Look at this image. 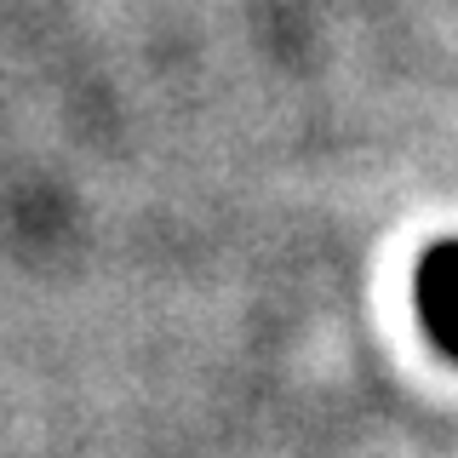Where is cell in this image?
I'll return each instance as SVG.
<instances>
[{
	"mask_svg": "<svg viewBox=\"0 0 458 458\" xmlns=\"http://www.w3.org/2000/svg\"><path fill=\"white\" fill-rule=\"evenodd\" d=\"M419 315H424V333L458 361V241H441V247L424 252V264H419Z\"/></svg>",
	"mask_w": 458,
	"mask_h": 458,
	"instance_id": "1",
	"label": "cell"
}]
</instances>
